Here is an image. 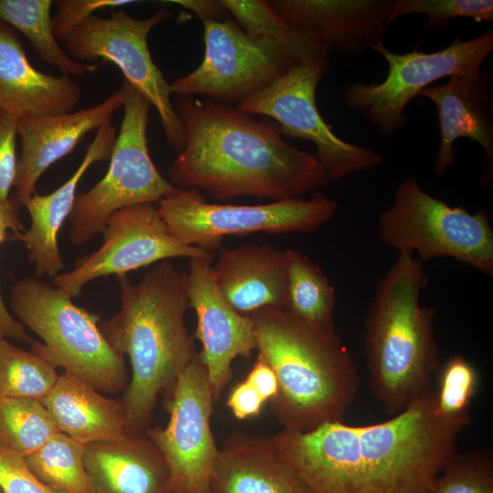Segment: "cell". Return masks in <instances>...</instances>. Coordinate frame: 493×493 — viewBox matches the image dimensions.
<instances>
[{"label":"cell","instance_id":"e575fe53","mask_svg":"<svg viewBox=\"0 0 493 493\" xmlns=\"http://www.w3.org/2000/svg\"><path fill=\"white\" fill-rule=\"evenodd\" d=\"M20 203L15 195L5 201H0V246L12 235L24 231L20 219ZM0 339L23 341L28 344L35 341L27 334L25 327L16 320L6 307L0 292Z\"/></svg>","mask_w":493,"mask_h":493},{"label":"cell","instance_id":"cb8c5ba5","mask_svg":"<svg viewBox=\"0 0 493 493\" xmlns=\"http://www.w3.org/2000/svg\"><path fill=\"white\" fill-rule=\"evenodd\" d=\"M209 493H312L278 455L272 436L232 434L218 450Z\"/></svg>","mask_w":493,"mask_h":493},{"label":"cell","instance_id":"ab89813d","mask_svg":"<svg viewBox=\"0 0 493 493\" xmlns=\"http://www.w3.org/2000/svg\"><path fill=\"white\" fill-rule=\"evenodd\" d=\"M245 381L258 393L265 402H270L278 394V383L277 376L270 365L260 354H258Z\"/></svg>","mask_w":493,"mask_h":493},{"label":"cell","instance_id":"277c9868","mask_svg":"<svg viewBox=\"0 0 493 493\" xmlns=\"http://www.w3.org/2000/svg\"><path fill=\"white\" fill-rule=\"evenodd\" d=\"M258 354L274 371L278 392L271 409L283 429L307 432L342 421L356 399L360 378L334 330L315 327L285 308L248 315Z\"/></svg>","mask_w":493,"mask_h":493},{"label":"cell","instance_id":"7a4b0ae2","mask_svg":"<svg viewBox=\"0 0 493 493\" xmlns=\"http://www.w3.org/2000/svg\"><path fill=\"white\" fill-rule=\"evenodd\" d=\"M184 146L168 169L171 183L215 199L301 198L330 180L314 154L282 138L278 126L210 99L178 97Z\"/></svg>","mask_w":493,"mask_h":493},{"label":"cell","instance_id":"4316f807","mask_svg":"<svg viewBox=\"0 0 493 493\" xmlns=\"http://www.w3.org/2000/svg\"><path fill=\"white\" fill-rule=\"evenodd\" d=\"M288 309L300 320L322 330H334V288L323 270L303 253L284 250Z\"/></svg>","mask_w":493,"mask_h":493},{"label":"cell","instance_id":"ac0fdd59","mask_svg":"<svg viewBox=\"0 0 493 493\" xmlns=\"http://www.w3.org/2000/svg\"><path fill=\"white\" fill-rule=\"evenodd\" d=\"M122 103L121 88L103 101L86 109L20 119L17 132L21 152L14 184V195L20 205L37 193V183L49 166L71 152L89 132L111 121Z\"/></svg>","mask_w":493,"mask_h":493},{"label":"cell","instance_id":"60d3db41","mask_svg":"<svg viewBox=\"0 0 493 493\" xmlns=\"http://www.w3.org/2000/svg\"><path fill=\"white\" fill-rule=\"evenodd\" d=\"M169 2L193 11L203 21L222 20L227 16L220 0H173Z\"/></svg>","mask_w":493,"mask_h":493},{"label":"cell","instance_id":"6da1fadb","mask_svg":"<svg viewBox=\"0 0 493 493\" xmlns=\"http://www.w3.org/2000/svg\"><path fill=\"white\" fill-rule=\"evenodd\" d=\"M470 423L440 416L431 390L383 422L282 429L272 440L312 493H433Z\"/></svg>","mask_w":493,"mask_h":493},{"label":"cell","instance_id":"8992f818","mask_svg":"<svg viewBox=\"0 0 493 493\" xmlns=\"http://www.w3.org/2000/svg\"><path fill=\"white\" fill-rule=\"evenodd\" d=\"M8 303L18 321L42 340L30 344L31 351L101 393L125 390L124 357L101 333L99 314L76 305L53 284L31 277L12 286Z\"/></svg>","mask_w":493,"mask_h":493},{"label":"cell","instance_id":"d590c367","mask_svg":"<svg viewBox=\"0 0 493 493\" xmlns=\"http://www.w3.org/2000/svg\"><path fill=\"white\" fill-rule=\"evenodd\" d=\"M136 3L133 0H57V11L52 16L53 30L58 41H64L82 22L94 13L107 8L116 9Z\"/></svg>","mask_w":493,"mask_h":493},{"label":"cell","instance_id":"f35d334b","mask_svg":"<svg viewBox=\"0 0 493 493\" xmlns=\"http://www.w3.org/2000/svg\"><path fill=\"white\" fill-rule=\"evenodd\" d=\"M266 402L246 381L237 383L231 391L226 404L238 420L259 415Z\"/></svg>","mask_w":493,"mask_h":493},{"label":"cell","instance_id":"e0dca14e","mask_svg":"<svg viewBox=\"0 0 493 493\" xmlns=\"http://www.w3.org/2000/svg\"><path fill=\"white\" fill-rule=\"evenodd\" d=\"M487 71L453 75L442 85L429 86L419 97L431 100L437 111L439 145L435 158V176L445 175L455 163L456 140L478 143L486 154L483 187L493 185V105Z\"/></svg>","mask_w":493,"mask_h":493},{"label":"cell","instance_id":"f546056e","mask_svg":"<svg viewBox=\"0 0 493 493\" xmlns=\"http://www.w3.org/2000/svg\"><path fill=\"white\" fill-rule=\"evenodd\" d=\"M58 375L56 367L33 351L0 339V395L41 402Z\"/></svg>","mask_w":493,"mask_h":493},{"label":"cell","instance_id":"8fae6325","mask_svg":"<svg viewBox=\"0 0 493 493\" xmlns=\"http://www.w3.org/2000/svg\"><path fill=\"white\" fill-rule=\"evenodd\" d=\"M329 56L304 58L265 89L237 103L248 115L275 120L282 135L309 141L328 179L340 180L352 173L380 166L378 152L341 139L320 112L317 88L328 72Z\"/></svg>","mask_w":493,"mask_h":493},{"label":"cell","instance_id":"7402d4cb","mask_svg":"<svg viewBox=\"0 0 493 493\" xmlns=\"http://www.w3.org/2000/svg\"><path fill=\"white\" fill-rule=\"evenodd\" d=\"M212 270L218 289L240 314L288 306L284 250L270 244L221 247Z\"/></svg>","mask_w":493,"mask_h":493},{"label":"cell","instance_id":"2e32d148","mask_svg":"<svg viewBox=\"0 0 493 493\" xmlns=\"http://www.w3.org/2000/svg\"><path fill=\"white\" fill-rule=\"evenodd\" d=\"M188 260L185 288L197 318L194 337L202 345L198 355L217 401L232 375L233 361L238 356L248 359L257 350L254 326L250 317L237 312L218 289L213 257Z\"/></svg>","mask_w":493,"mask_h":493},{"label":"cell","instance_id":"8d00e7d4","mask_svg":"<svg viewBox=\"0 0 493 493\" xmlns=\"http://www.w3.org/2000/svg\"><path fill=\"white\" fill-rule=\"evenodd\" d=\"M0 487L5 493H59L41 481L25 458L0 449Z\"/></svg>","mask_w":493,"mask_h":493},{"label":"cell","instance_id":"9a60e30c","mask_svg":"<svg viewBox=\"0 0 493 493\" xmlns=\"http://www.w3.org/2000/svg\"><path fill=\"white\" fill-rule=\"evenodd\" d=\"M100 233L103 243L100 248L78 259L71 270L53 278V285L71 299L98 278L125 277L130 271L175 257H213L173 237L156 204L135 205L114 212Z\"/></svg>","mask_w":493,"mask_h":493},{"label":"cell","instance_id":"603a6c76","mask_svg":"<svg viewBox=\"0 0 493 493\" xmlns=\"http://www.w3.org/2000/svg\"><path fill=\"white\" fill-rule=\"evenodd\" d=\"M92 493H171L168 466L142 432L85 445Z\"/></svg>","mask_w":493,"mask_h":493},{"label":"cell","instance_id":"3957f363","mask_svg":"<svg viewBox=\"0 0 493 493\" xmlns=\"http://www.w3.org/2000/svg\"><path fill=\"white\" fill-rule=\"evenodd\" d=\"M120 309L99 326L118 354L128 356L131 376L121 403L127 433L150 421L157 397L168 393L197 354L184 315L189 307L185 273L160 261L136 283L119 278Z\"/></svg>","mask_w":493,"mask_h":493},{"label":"cell","instance_id":"d4e9b609","mask_svg":"<svg viewBox=\"0 0 493 493\" xmlns=\"http://www.w3.org/2000/svg\"><path fill=\"white\" fill-rule=\"evenodd\" d=\"M59 432L82 445L114 440L127 434L125 411L83 380L63 372L41 401Z\"/></svg>","mask_w":493,"mask_h":493},{"label":"cell","instance_id":"9c48e42d","mask_svg":"<svg viewBox=\"0 0 493 493\" xmlns=\"http://www.w3.org/2000/svg\"><path fill=\"white\" fill-rule=\"evenodd\" d=\"M123 117L105 175L77 194L69 215L68 238L81 246L100 233L116 211L141 204H157L178 187L163 177L149 152L147 127L151 105L123 79Z\"/></svg>","mask_w":493,"mask_h":493},{"label":"cell","instance_id":"d6a6232c","mask_svg":"<svg viewBox=\"0 0 493 493\" xmlns=\"http://www.w3.org/2000/svg\"><path fill=\"white\" fill-rule=\"evenodd\" d=\"M407 15H424L430 28H445L452 19L493 22L492 0H393L388 24Z\"/></svg>","mask_w":493,"mask_h":493},{"label":"cell","instance_id":"74e56055","mask_svg":"<svg viewBox=\"0 0 493 493\" xmlns=\"http://www.w3.org/2000/svg\"><path fill=\"white\" fill-rule=\"evenodd\" d=\"M20 118L0 110V201L7 200L16 173V138Z\"/></svg>","mask_w":493,"mask_h":493},{"label":"cell","instance_id":"83f0119b","mask_svg":"<svg viewBox=\"0 0 493 493\" xmlns=\"http://www.w3.org/2000/svg\"><path fill=\"white\" fill-rule=\"evenodd\" d=\"M58 432L40 401L0 395V449L26 458Z\"/></svg>","mask_w":493,"mask_h":493},{"label":"cell","instance_id":"5b68a950","mask_svg":"<svg viewBox=\"0 0 493 493\" xmlns=\"http://www.w3.org/2000/svg\"><path fill=\"white\" fill-rule=\"evenodd\" d=\"M427 283L424 264L412 255L399 254L380 279L365 319L369 387L392 414L431 391L438 370L435 311L420 303Z\"/></svg>","mask_w":493,"mask_h":493},{"label":"cell","instance_id":"d6986e66","mask_svg":"<svg viewBox=\"0 0 493 493\" xmlns=\"http://www.w3.org/2000/svg\"><path fill=\"white\" fill-rule=\"evenodd\" d=\"M294 30L318 37L330 52L357 55L383 41L393 0H270Z\"/></svg>","mask_w":493,"mask_h":493},{"label":"cell","instance_id":"f1b7e54d","mask_svg":"<svg viewBox=\"0 0 493 493\" xmlns=\"http://www.w3.org/2000/svg\"><path fill=\"white\" fill-rule=\"evenodd\" d=\"M84 446L58 432L25 461L35 476L59 493H92Z\"/></svg>","mask_w":493,"mask_h":493},{"label":"cell","instance_id":"30bf717a","mask_svg":"<svg viewBox=\"0 0 493 493\" xmlns=\"http://www.w3.org/2000/svg\"><path fill=\"white\" fill-rule=\"evenodd\" d=\"M156 205L173 237L211 254L228 236L315 231L338 210L337 202L319 191L308 199L248 205L208 203L197 189L178 188Z\"/></svg>","mask_w":493,"mask_h":493},{"label":"cell","instance_id":"ba28073f","mask_svg":"<svg viewBox=\"0 0 493 493\" xmlns=\"http://www.w3.org/2000/svg\"><path fill=\"white\" fill-rule=\"evenodd\" d=\"M377 232L386 246L423 264L451 257L493 277V229L486 210L471 214L451 206L423 190L414 177L398 185L379 215Z\"/></svg>","mask_w":493,"mask_h":493},{"label":"cell","instance_id":"4dcf8cb0","mask_svg":"<svg viewBox=\"0 0 493 493\" xmlns=\"http://www.w3.org/2000/svg\"><path fill=\"white\" fill-rule=\"evenodd\" d=\"M433 493H493L492 449L456 450L437 477Z\"/></svg>","mask_w":493,"mask_h":493},{"label":"cell","instance_id":"4fadbf2b","mask_svg":"<svg viewBox=\"0 0 493 493\" xmlns=\"http://www.w3.org/2000/svg\"><path fill=\"white\" fill-rule=\"evenodd\" d=\"M388 65L381 82H354L344 93L349 109L362 111L387 136L396 133L406 122L404 110L413 98L435 81L458 74L475 73L493 50V32L487 31L469 40L456 37L435 52L414 49L399 54L383 41L370 46Z\"/></svg>","mask_w":493,"mask_h":493},{"label":"cell","instance_id":"5bb4252c","mask_svg":"<svg viewBox=\"0 0 493 493\" xmlns=\"http://www.w3.org/2000/svg\"><path fill=\"white\" fill-rule=\"evenodd\" d=\"M167 393V425L147 428L144 434L168 466L171 493H209L219 450L210 424L215 401L198 353Z\"/></svg>","mask_w":493,"mask_h":493},{"label":"cell","instance_id":"44dd1931","mask_svg":"<svg viewBox=\"0 0 493 493\" xmlns=\"http://www.w3.org/2000/svg\"><path fill=\"white\" fill-rule=\"evenodd\" d=\"M80 99L81 89L70 76L34 68L18 32L0 21V110L20 119L67 113Z\"/></svg>","mask_w":493,"mask_h":493},{"label":"cell","instance_id":"484cf974","mask_svg":"<svg viewBox=\"0 0 493 493\" xmlns=\"http://www.w3.org/2000/svg\"><path fill=\"white\" fill-rule=\"evenodd\" d=\"M51 0H0V21L22 33L34 51L61 74L81 77L95 72L100 63L85 64L70 58L56 38Z\"/></svg>","mask_w":493,"mask_h":493},{"label":"cell","instance_id":"1f68e13d","mask_svg":"<svg viewBox=\"0 0 493 493\" xmlns=\"http://www.w3.org/2000/svg\"><path fill=\"white\" fill-rule=\"evenodd\" d=\"M435 410L447 419L470 415L469 408L479 384L478 372L465 356L449 357L439 370Z\"/></svg>","mask_w":493,"mask_h":493},{"label":"cell","instance_id":"ffe728a7","mask_svg":"<svg viewBox=\"0 0 493 493\" xmlns=\"http://www.w3.org/2000/svg\"><path fill=\"white\" fill-rule=\"evenodd\" d=\"M116 136L111 121L104 123L97 130L77 170L62 185L47 194L36 193L21 203L29 214L30 226L9 238L25 245L37 277L54 278L64 268L58 234L71 214L81 177L93 163L110 159Z\"/></svg>","mask_w":493,"mask_h":493},{"label":"cell","instance_id":"b9f144b4","mask_svg":"<svg viewBox=\"0 0 493 493\" xmlns=\"http://www.w3.org/2000/svg\"><path fill=\"white\" fill-rule=\"evenodd\" d=\"M0 493H5L1 487H0Z\"/></svg>","mask_w":493,"mask_h":493},{"label":"cell","instance_id":"52a82bcc","mask_svg":"<svg viewBox=\"0 0 493 493\" xmlns=\"http://www.w3.org/2000/svg\"><path fill=\"white\" fill-rule=\"evenodd\" d=\"M205 55L190 73L170 83L178 97L205 96L230 105L265 89L304 58L331 53L303 31L281 39L246 33L231 17L203 21Z\"/></svg>","mask_w":493,"mask_h":493},{"label":"cell","instance_id":"7c38bea8","mask_svg":"<svg viewBox=\"0 0 493 493\" xmlns=\"http://www.w3.org/2000/svg\"><path fill=\"white\" fill-rule=\"evenodd\" d=\"M173 16L163 6L144 19L131 16L125 11L113 9L109 17L92 16L63 41V48L73 59L96 64L110 62L159 116L167 142L177 152L184 146V131L171 100L172 89L152 58L148 36L160 23Z\"/></svg>","mask_w":493,"mask_h":493},{"label":"cell","instance_id":"836d02e7","mask_svg":"<svg viewBox=\"0 0 493 493\" xmlns=\"http://www.w3.org/2000/svg\"><path fill=\"white\" fill-rule=\"evenodd\" d=\"M227 13L247 34L292 39L303 31L290 28L267 1L264 0H220Z\"/></svg>","mask_w":493,"mask_h":493}]
</instances>
